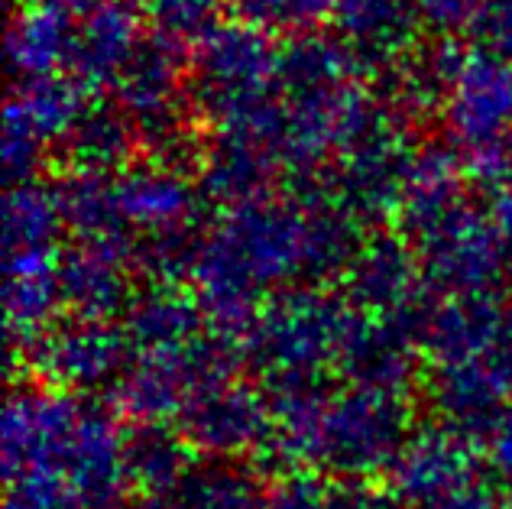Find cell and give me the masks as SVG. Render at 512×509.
I'll return each instance as SVG.
<instances>
[{
    "label": "cell",
    "instance_id": "6da1fadb",
    "mask_svg": "<svg viewBox=\"0 0 512 509\" xmlns=\"http://www.w3.org/2000/svg\"><path fill=\"white\" fill-rule=\"evenodd\" d=\"M127 435L111 412L72 393L23 390L4 412L7 484L56 487L85 509H117L127 500Z\"/></svg>",
    "mask_w": 512,
    "mask_h": 509
},
{
    "label": "cell",
    "instance_id": "7a4b0ae2",
    "mask_svg": "<svg viewBox=\"0 0 512 509\" xmlns=\"http://www.w3.org/2000/svg\"><path fill=\"white\" fill-rule=\"evenodd\" d=\"M409 438V406L399 390L350 383L325 390L295 383L276 390L269 458L292 471H318L357 480L386 471Z\"/></svg>",
    "mask_w": 512,
    "mask_h": 509
},
{
    "label": "cell",
    "instance_id": "3957f363",
    "mask_svg": "<svg viewBox=\"0 0 512 509\" xmlns=\"http://www.w3.org/2000/svg\"><path fill=\"white\" fill-rule=\"evenodd\" d=\"M341 250V234L331 227H308L299 214H282L273 208H240L214 237L208 253L211 289L234 312V302L247 296L263 279H279L302 270L305 263H325Z\"/></svg>",
    "mask_w": 512,
    "mask_h": 509
},
{
    "label": "cell",
    "instance_id": "277c9868",
    "mask_svg": "<svg viewBox=\"0 0 512 509\" xmlns=\"http://www.w3.org/2000/svg\"><path fill=\"white\" fill-rule=\"evenodd\" d=\"M347 331L350 321L325 299H282L253 331V360L276 390L318 383V373L341 360Z\"/></svg>",
    "mask_w": 512,
    "mask_h": 509
},
{
    "label": "cell",
    "instance_id": "5b68a950",
    "mask_svg": "<svg viewBox=\"0 0 512 509\" xmlns=\"http://www.w3.org/2000/svg\"><path fill=\"white\" fill-rule=\"evenodd\" d=\"M276 56L253 26L237 30H214L205 39L198 59V88L214 117L227 120L244 140H256L263 120L273 111L263 104V95L273 85Z\"/></svg>",
    "mask_w": 512,
    "mask_h": 509
},
{
    "label": "cell",
    "instance_id": "8992f818",
    "mask_svg": "<svg viewBox=\"0 0 512 509\" xmlns=\"http://www.w3.org/2000/svg\"><path fill=\"white\" fill-rule=\"evenodd\" d=\"M179 419L188 445L224 461L266 448L269 435H273V409L256 390L231 380L198 390L182 406Z\"/></svg>",
    "mask_w": 512,
    "mask_h": 509
},
{
    "label": "cell",
    "instance_id": "52a82bcc",
    "mask_svg": "<svg viewBox=\"0 0 512 509\" xmlns=\"http://www.w3.org/2000/svg\"><path fill=\"white\" fill-rule=\"evenodd\" d=\"M490 477L483 461L457 428L409 432L393 464L386 467V497L393 503H425L470 480Z\"/></svg>",
    "mask_w": 512,
    "mask_h": 509
},
{
    "label": "cell",
    "instance_id": "ba28073f",
    "mask_svg": "<svg viewBox=\"0 0 512 509\" xmlns=\"http://www.w3.org/2000/svg\"><path fill=\"white\" fill-rule=\"evenodd\" d=\"M448 117L454 137L493 169L512 130V62L477 56L451 75Z\"/></svg>",
    "mask_w": 512,
    "mask_h": 509
},
{
    "label": "cell",
    "instance_id": "9c48e42d",
    "mask_svg": "<svg viewBox=\"0 0 512 509\" xmlns=\"http://www.w3.org/2000/svg\"><path fill=\"white\" fill-rule=\"evenodd\" d=\"M428 276L451 292H477L500 270V250L490 221L474 208L454 205L438 221L422 227Z\"/></svg>",
    "mask_w": 512,
    "mask_h": 509
},
{
    "label": "cell",
    "instance_id": "30bf717a",
    "mask_svg": "<svg viewBox=\"0 0 512 509\" xmlns=\"http://www.w3.org/2000/svg\"><path fill=\"white\" fill-rule=\"evenodd\" d=\"M120 364H124V338L94 318L49 331L36 351V367L65 390H94L117 377Z\"/></svg>",
    "mask_w": 512,
    "mask_h": 509
},
{
    "label": "cell",
    "instance_id": "8fae6325",
    "mask_svg": "<svg viewBox=\"0 0 512 509\" xmlns=\"http://www.w3.org/2000/svg\"><path fill=\"white\" fill-rule=\"evenodd\" d=\"M78 124V95L72 85L39 78L30 85V95L10 101L7 107V166L17 172L39 153L46 140L59 137Z\"/></svg>",
    "mask_w": 512,
    "mask_h": 509
},
{
    "label": "cell",
    "instance_id": "7c38bea8",
    "mask_svg": "<svg viewBox=\"0 0 512 509\" xmlns=\"http://www.w3.org/2000/svg\"><path fill=\"white\" fill-rule=\"evenodd\" d=\"M266 490L253 471L234 461L214 458L195 464L175 490L143 497L137 509H263Z\"/></svg>",
    "mask_w": 512,
    "mask_h": 509
},
{
    "label": "cell",
    "instance_id": "4fadbf2b",
    "mask_svg": "<svg viewBox=\"0 0 512 509\" xmlns=\"http://www.w3.org/2000/svg\"><path fill=\"white\" fill-rule=\"evenodd\" d=\"M415 159L402 150L399 133L363 127V146H354L347 163V192L363 208H386L406 198Z\"/></svg>",
    "mask_w": 512,
    "mask_h": 509
},
{
    "label": "cell",
    "instance_id": "5bb4252c",
    "mask_svg": "<svg viewBox=\"0 0 512 509\" xmlns=\"http://www.w3.org/2000/svg\"><path fill=\"white\" fill-rule=\"evenodd\" d=\"M127 480L140 497H159L182 484L192 474V445L182 432L159 422H143L137 432L127 435Z\"/></svg>",
    "mask_w": 512,
    "mask_h": 509
},
{
    "label": "cell",
    "instance_id": "9a60e30c",
    "mask_svg": "<svg viewBox=\"0 0 512 509\" xmlns=\"http://www.w3.org/2000/svg\"><path fill=\"white\" fill-rule=\"evenodd\" d=\"M49 247L10 250V286H7V312L13 334L33 338L46 328L52 302L59 296V270L56 257L46 253Z\"/></svg>",
    "mask_w": 512,
    "mask_h": 509
},
{
    "label": "cell",
    "instance_id": "2e32d148",
    "mask_svg": "<svg viewBox=\"0 0 512 509\" xmlns=\"http://www.w3.org/2000/svg\"><path fill=\"white\" fill-rule=\"evenodd\" d=\"M133 59V13L107 4L94 10L72 39V62L82 82H101L111 72H124Z\"/></svg>",
    "mask_w": 512,
    "mask_h": 509
},
{
    "label": "cell",
    "instance_id": "e0dca14e",
    "mask_svg": "<svg viewBox=\"0 0 512 509\" xmlns=\"http://www.w3.org/2000/svg\"><path fill=\"white\" fill-rule=\"evenodd\" d=\"M69 13L56 0H36L30 10H23L17 30L10 36V56L17 69L46 75L59 59L72 56V23Z\"/></svg>",
    "mask_w": 512,
    "mask_h": 509
},
{
    "label": "cell",
    "instance_id": "ac0fdd59",
    "mask_svg": "<svg viewBox=\"0 0 512 509\" xmlns=\"http://www.w3.org/2000/svg\"><path fill=\"white\" fill-rule=\"evenodd\" d=\"M263 509H383V503L354 480H325L321 474L289 471L266 493Z\"/></svg>",
    "mask_w": 512,
    "mask_h": 509
},
{
    "label": "cell",
    "instance_id": "d6986e66",
    "mask_svg": "<svg viewBox=\"0 0 512 509\" xmlns=\"http://www.w3.org/2000/svg\"><path fill=\"white\" fill-rule=\"evenodd\" d=\"M357 289L367 305L396 318L402 308H406V296L412 289V263L406 260V253L399 247L367 250L360 257Z\"/></svg>",
    "mask_w": 512,
    "mask_h": 509
},
{
    "label": "cell",
    "instance_id": "ffe728a7",
    "mask_svg": "<svg viewBox=\"0 0 512 509\" xmlns=\"http://www.w3.org/2000/svg\"><path fill=\"white\" fill-rule=\"evenodd\" d=\"M59 289L85 318H101L104 312H111L120 296V276L114 273V266L94 257V253H82L72 257L69 263H62L59 270Z\"/></svg>",
    "mask_w": 512,
    "mask_h": 509
},
{
    "label": "cell",
    "instance_id": "44dd1931",
    "mask_svg": "<svg viewBox=\"0 0 512 509\" xmlns=\"http://www.w3.org/2000/svg\"><path fill=\"white\" fill-rule=\"evenodd\" d=\"M412 13V0H338L341 26L367 46L396 43L406 33Z\"/></svg>",
    "mask_w": 512,
    "mask_h": 509
},
{
    "label": "cell",
    "instance_id": "7402d4cb",
    "mask_svg": "<svg viewBox=\"0 0 512 509\" xmlns=\"http://www.w3.org/2000/svg\"><path fill=\"white\" fill-rule=\"evenodd\" d=\"M62 205L36 189H20L7 198V250L46 247L56 231Z\"/></svg>",
    "mask_w": 512,
    "mask_h": 509
},
{
    "label": "cell",
    "instance_id": "603a6c76",
    "mask_svg": "<svg viewBox=\"0 0 512 509\" xmlns=\"http://www.w3.org/2000/svg\"><path fill=\"white\" fill-rule=\"evenodd\" d=\"M234 13L250 26L266 30H302L328 13H338V0H231Z\"/></svg>",
    "mask_w": 512,
    "mask_h": 509
},
{
    "label": "cell",
    "instance_id": "cb8c5ba5",
    "mask_svg": "<svg viewBox=\"0 0 512 509\" xmlns=\"http://www.w3.org/2000/svg\"><path fill=\"white\" fill-rule=\"evenodd\" d=\"M470 36L487 49V56L512 62V0H474Z\"/></svg>",
    "mask_w": 512,
    "mask_h": 509
},
{
    "label": "cell",
    "instance_id": "d4e9b609",
    "mask_svg": "<svg viewBox=\"0 0 512 509\" xmlns=\"http://www.w3.org/2000/svg\"><path fill=\"white\" fill-rule=\"evenodd\" d=\"M143 4L153 13L159 33L166 39H182L205 30L218 0H143Z\"/></svg>",
    "mask_w": 512,
    "mask_h": 509
},
{
    "label": "cell",
    "instance_id": "484cf974",
    "mask_svg": "<svg viewBox=\"0 0 512 509\" xmlns=\"http://www.w3.org/2000/svg\"><path fill=\"white\" fill-rule=\"evenodd\" d=\"M483 467L496 487H506L512 493V409L503 412L487 432L480 435Z\"/></svg>",
    "mask_w": 512,
    "mask_h": 509
},
{
    "label": "cell",
    "instance_id": "4316f807",
    "mask_svg": "<svg viewBox=\"0 0 512 509\" xmlns=\"http://www.w3.org/2000/svg\"><path fill=\"white\" fill-rule=\"evenodd\" d=\"M383 509H500L496 500V484L490 477L470 480V484L457 487L451 493H441L435 500L425 503H393V500H380Z\"/></svg>",
    "mask_w": 512,
    "mask_h": 509
},
{
    "label": "cell",
    "instance_id": "83f0119b",
    "mask_svg": "<svg viewBox=\"0 0 512 509\" xmlns=\"http://www.w3.org/2000/svg\"><path fill=\"white\" fill-rule=\"evenodd\" d=\"M78 153L91 166H107L124 153V127L107 117H88L78 137Z\"/></svg>",
    "mask_w": 512,
    "mask_h": 509
},
{
    "label": "cell",
    "instance_id": "f1b7e54d",
    "mask_svg": "<svg viewBox=\"0 0 512 509\" xmlns=\"http://www.w3.org/2000/svg\"><path fill=\"white\" fill-rule=\"evenodd\" d=\"M4 509H85L82 503H75L72 497H65L56 487H43V484H10L7 487V503Z\"/></svg>",
    "mask_w": 512,
    "mask_h": 509
},
{
    "label": "cell",
    "instance_id": "f546056e",
    "mask_svg": "<svg viewBox=\"0 0 512 509\" xmlns=\"http://www.w3.org/2000/svg\"><path fill=\"white\" fill-rule=\"evenodd\" d=\"M422 13L435 30H470L474 0H422Z\"/></svg>",
    "mask_w": 512,
    "mask_h": 509
},
{
    "label": "cell",
    "instance_id": "4dcf8cb0",
    "mask_svg": "<svg viewBox=\"0 0 512 509\" xmlns=\"http://www.w3.org/2000/svg\"><path fill=\"white\" fill-rule=\"evenodd\" d=\"M500 509H512V493H509V497H506V500L500 503Z\"/></svg>",
    "mask_w": 512,
    "mask_h": 509
}]
</instances>
